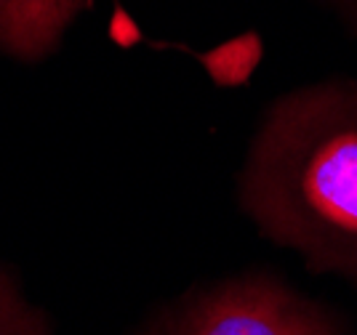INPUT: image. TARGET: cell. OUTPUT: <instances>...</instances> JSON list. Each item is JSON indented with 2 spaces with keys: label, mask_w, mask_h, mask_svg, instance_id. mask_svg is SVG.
<instances>
[{
  "label": "cell",
  "mask_w": 357,
  "mask_h": 335,
  "mask_svg": "<svg viewBox=\"0 0 357 335\" xmlns=\"http://www.w3.org/2000/svg\"><path fill=\"white\" fill-rule=\"evenodd\" d=\"M349 3H352V6H355V8H357V0H349Z\"/></svg>",
  "instance_id": "obj_5"
},
{
  "label": "cell",
  "mask_w": 357,
  "mask_h": 335,
  "mask_svg": "<svg viewBox=\"0 0 357 335\" xmlns=\"http://www.w3.org/2000/svg\"><path fill=\"white\" fill-rule=\"evenodd\" d=\"M176 335H336L310 304L272 279L224 285L195 304Z\"/></svg>",
  "instance_id": "obj_2"
},
{
  "label": "cell",
  "mask_w": 357,
  "mask_h": 335,
  "mask_svg": "<svg viewBox=\"0 0 357 335\" xmlns=\"http://www.w3.org/2000/svg\"><path fill=\"white\" fill-rule=\"evenodd\" d=\"M0 335H51L48 322L22 295L16 279L0 266Z\"/></svg>",
  "instance_id": "obj_4"
},
{
  "label": "cell",
  "mask_w": 357,
  "mask_h": 335,
  "mask_svg": "<svg viewBox=\"0 0 357 335\" xmlns=\"http://www.w3.org/2000/svg\"><path fill=\"white\" fill-rule=\"evenodd\" d=\"M91 0H0V51L19 61H38L56 51Z\"/></svg>",
  "instance_id": "obj_3"
},
{
  "label": "cell",
  "mask_w": 357,
  "mask_h": 335,
  "mask_svg": "<svg viewBox=\"0 0 357 335\" xmlns=\"http://www.w3.org/2000/svg\"><path fill=\"white\" fill-rule=\"evenodd\" d=\"M243 205L275 242L357 279V88L320 86L272 107L243 173Z\"/></svg>",
  "instance_id": "obj_1"
}]
</instances>
